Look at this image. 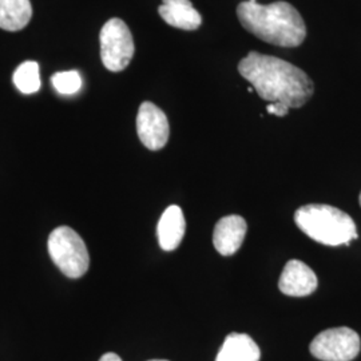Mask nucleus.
Listing matches in <instances>:
<instances>
[{
  "label": "nucleus",
  "instance_id": "16",
  "mask_svg": "<svg viewBox=\"0 0 361 361\" xmlns=\"http://www.w3.org/2000/svg\"><path fill=\"white\" fill-rule=\"evenodd\" d=\"M269 114H274L277 116H285L289 111V107L284 104H269L267 107Z\"/></svg>",
  "mask_w": 361,
  "mask_h": 361
},
{
  "label": "nucleus",
  "instance_id": "19",
  "mask_svg": "<svg viewBox=\"0 0 361 361\" xmlns=\"http://www.w3.org/2000/svg\"><path fill=\"white\" fill-rule=\"evenodd\" d=\"M149 361H168V360H149Z\"/></svg>",
  "mask_w": 361,
  "mask_h": 361
},
{
  "label": "nucleus",
  "instance_id": "4",
  "mask_svg": "<svg viewBox=\"0 0 361 361\" xmlns=\"http://www.w3.org/2000/svg\"><path fill=\"white\" fill-rule=\"evenodd\" d=\"M49 253L54 264L68 279H79L89 271L90 257L85 241L74 229L59 226L49 237Z\"/></svg>",
  "mask_w": 361,
  "mask_h": 361
},
{
  "label": "nucleus",
  "instance_id": "17",
  "mask_svg": "<svg viewBox=\"0 0 361 361\" xmlns=\"http://www.w3.org/2000/svg\"><path fill=\"white\" fill-rule=\"evenodd\" d=\"M99 361H122V359L116 353L109 352V353H104V356L99 359Z\"/></svg>",
  "mask_w": 361,
  "mask_h": 361
},
{
  "label": "nucleus",
  "instance_id": "18",
  "mask_svg": "<svg viewBox=\"0 0 361 361\" xmlns=\"http://www.w3.org/2000/svg\"><path fill=\"white\" fill-rule=\"evenodd\" d=\"M359 202H360V207H361V193H360V197H359Z\"/></svg>",
  "mask_w": 361,
  "mask_h": 361
},
{
  "label": "nucleus",
  "instance_id": "13",
  "mask_svg": "<svg viewBox=\"0 0 361 361\" xmlns=\"http://www.w3.org/2000/svg\"><path fill=\"white\" fill-rule=\"evenodd\" d=\"M32 16L30 0H0V28L19 31L28 25Z\"/></svg>",
  "mask_w": 361,
  "mask_h": 361
},
{
  "label": "nucleus",
  "instance_id": "10",
  "mask_svg": "<svg viewBox=\"0 0 361 361\" xmlns=\"http://www.w3.org/2000/svg\"><path fill=\"white\" fill-rule=\"evenodd\" d=\"M158 13L169 26L180 30L193 31L202 23L201 15L190 0H162Z\"/></svg>",
  "mask_w": 361,
  "mask_h": 361
},
{
  "label": "nucleus",
  "instance_id": "9",
  "mask_svg": "<svg viewBox=\"0 0 361 361\" xmlns=\"http://www.w3.org/2000/svg\"><path fill=\"white\" fill-rule=\"evenodd\" d=\"M247 225L241 216H226L216 224L213 233V244L221 256L229 257L243 245Z\"/></svg>",
  "mask_w": 361,
  "mask_h": 361
},
{
  "label": "nucleus",
  "instance_id": "14",
  "mask_svg": "<svg viewBox=\"0 0 361 361\" xmlns=\"http://www.w3.org/2000/svg\"><path fill=\"white\" fill-rule=\"evenodd\" d=\"M13 85L23 94H34L40 89L39 65L34 61H27L18 66L13 75Z\"/></svg>",
  "mask_w": 361,
  "mask_h": 361
},
{
  "label": "nucleus",
  "instance_id": "15",
  "mask_svg": "<svg viewBox=\"0 0 361 361\" xmlns=\"http://www.w3.org/2000/svg\"><path fill=\"white\" fill-rule=\"evenodd\" d=\"M52 86L62 95L77 94L82 87V78L78 71H61L51 78Z\"/></svg>",
  "mask_w": 361,
  "mask_h": 361
},
{
  "label": "nucleus",
  "instance_id": "8",
  "mask_svg": "<svg viewBox=\"0 0 361 361\" xmlns=\"http://www.w3.org/2000/svg\"><path fill=\"white\" fill-rule=\"evenodd\" d=\"M317 277L307 264L298 259L286 262L279 281L280 290L292 297H305L317 289Z\"/></svg>",
  "mask_w": 361,
  "mask_h": 361
},
{
  "label": "nucleus",
  "instance_id": "2",
  "mask_svg": "<svg viewBox=\"0 0 361 361\" xmlns=\"http://www.w3.org/2000/svg\"><path fill=\"white\" fill-rule=\"evenodd\" d=\"M237 15L246 31L280 47H297L307 37V27L296 8L286 1L258 4L256 0L240 3Z\"/></svg>",
  "mask_w": 361,
  "mask_h": 361
},
{
  "label": "nucleus",
  "instance_id": "6",
  "mask_svg": "<svg viewBox=\"0 0 361 361\" xmlns=\"http://www.w3.org/2000/svg\"><path fill=\"white\" fill-rule=\"evenodd\" d=\"M359 335L347 326L326 329L310 343V353L323 361H352L360 352Z\"/></svg>",
  "mask_w": 361,
  "mask_h": 361
},
{
  "label": "nucleus",
  "instance_id": "5",
  "mask_svg": "<svg viewBox=\"0 0 361 361\" xmlns=\"http://www.w3.org/2000/svg\"><path fill=\"white\" fill-rule=\"evenodd\" d=\"M99 40L104 67L113 73L125 70L134 55V40L126 23L119 18L110 19L102 27Z\"/></svg>",
  "mask_w": 361,
  "mask_h": 361
},
{
  "label": "nucleus",
  "instance_id": "3",
  "mask_svg": "<svg viewBox=\"0 0 361 361\" xmlns=\"http://www.w3.org/2000/svg\"><path fill=\"white\" fill-rule=\"evenodd\" d=\"M295 222L301 232L323 245H349L357 238L352 217L329 205L310 204L300 207L295 213Z\"/></svg>",
  "mask_w": 361,
  "mask_h": 361
},
{
  "label": "nucleus",
  "instance_id": "1",
  "mask_svg": "<svg viewBox=\"0 0 361 361\" xmlns=\"http://www.w3.org/2000/svg\"><path fill=\"white\" fill-rule=\"evenodd\" d=\"M238 71L259 98L289 109L304 106L314 91L313 82L301 68L271 55L249 52L238 63Z\"/></svg>",
  "mask_w": 361,
  "mask_h": 361
},
{
  "label": "nucleus",
  "instance_id": "12",
  "mask_svg": "<svg viewBox=\"0 0 361 361\" xmlns=\"http://www.w3.org/2000/svg\"><path fill=\"white\" fill-rule=\"evenodd\" d=\"M261 352L256 341L244 334L226 336L216 361H259Z\"/></svg>",
  "mask_w": 361,
  "mask_h": 361
},
{
  "label": "nucleus",
  "instance_id": "7",
  "mask_svg": "<svg viewBox=\"0 0 361 361\" xmlns=\"http://www.w3.org/2000/svg\"><path fill=\"white\" fill-rule=\"evenodd\" d=\"M137 133L149 150H161L168 143L170 128L166 114L154 104L143 102L137 116Z\"/></svg>",
  "mask_w": 361,
  "mask_h": 361
},
{
  "label": "nucleus",
  "instance_id": "11",
  "mask_svg": "<svg viewBox=\"0 0 361 361\" xmlns=\"http://www.w3.org/2000/svg\"><path fill=\"white\" fill-rule=\"evenodd\" d=\"M185 231H186V222H185L182 209L177 205L169 207L164 212L157 228L159 246L166 252L176 250L180 246V241L185 235Z\"/></svg>",
  "mask_w": 361,
  "mask_h": 361
}]
</instances>
